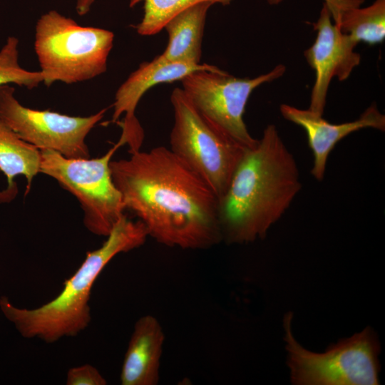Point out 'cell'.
Instances as JSON below:
<instances>
[{"label": "cell", "instance_id": "1", "mask_svg": "<svg viewBox=\"0 0 385 385\" xmlns=\"http://www.w3.org/2000/svg\"><path fill=\"white\" fill-rule=\"evenodd\" d=\"M130 154L110 162L111 176L125 210L144 225L148 237L189 250L222 241L219 199L197 173L164 146Z\"/></svg>", "mask_w": 385, "mask_h": 385}, {"label": "cell", "instance_id": "2", "mask_svg": "<svg viewBox=\"0 0 385 385\" xmlns=\"http://www.w3.org/2000/svg\"><path fill=\"white\" fill-rule=\"evenodd\" d=\"M302 188L296 160L274 125L245 150L219 199L222 240L244 244L263 239Z\"/></svg>", "mask_w": 385, "mask_h": 385}, {"label": "cell", "instance_id": "3", "mask_svg": "<svg viewBox=\"0 0 385 385\" xmlns=\"http://www.w3.org/2000/svg\"><path fill=\"white\" fill-rule=\"evenodd\" d=\"M148 237L144 225L123 214L106 241L87 252L78 269L63 284L60 294L34 309L19 308L9 299L0 298V309L22 337L53 343L65 337H75L91 322L89 301L92 287L98 275L117 255L143 245Z\"/></svg>", "mask_w": 385, "mask_h": 385}, {"label": "cell", "instance_id": "4", "mask_svg": "<svg viewBox=\"0 0 385 385\" xmlns=\"http://www.w3.org/2000/svg\"><path fill=\"white\" fill-rule=\"evenodd\" d=\"M113 41L109 30L81 26L56 10L42 14L35 26L34 50L43 83L73 84L102 75Z\"/></svg>", "mask_w": 385, "mask_h": 385}, {"label": "cell", "instance_id": "5", "mask_svg": "<svg viewBox=\"0 0 385 385\" xmlns=\"http://www.w3.org/2000/svg\"><path fill=\"white\" fill-rule=\"evenodd\" d=\"M292 314L283 320L287 364L297 385L379 384L381 346L376 332L367 327L353 336L331 344L324 352L306 349L292 332Z\"/></svg>", "mask_w": 385, "mask_h": 385}, {"label": "cell", "instance_id": "6", "mask_svg": "<svg viewBox=\"0 0 385 385\" xmlns=\"http://www.w3.org/2000/svg\"><path fill=\"white\" fill-rule=\"evenodd\" d=\"M173 125L170 150L211 188L220 199L246 149L211 125L182 88L170 95Z\"/></svg>", "mask_w": 385, "mask_h": 385}, {"label": "cell", "instance_id": "7", "mask_svg": "<svg viewBox=\"0 0 385 385\" xmlns=\"http://www.w3.org/2000/svg\"><path fill=\"white\" fill-rule=\"evenodd\" d=\"M119 148L116 143L96 158H68L51 150H40L39 173L53 178L77 199L85 227L98 236L107 237L124 214L122 196L110 169L111 158Z\"/></svg>", "mask_w": 385, "mask_h": 385}, {"label": "cell", "instance_id": "8", "mask_svg": "<svg viewBox=\"0 0 385 385\" xmlns=\"http://www.w3.org/2000/svg\"><path fill=\"white\" fill-rule=\"evenodd\" d=\"M284 65L255 78H238L220 69L198 70L180 81L182 90L197 111L215 128L245 148L258 140L248 132L243 120L247 101L260 85L281 77Z\"/></svg>", "mask_w": 385, "mask_h": 385}, {"label": "cell", "instance_id": "9", "mask_svg": "<svg viewBox=\"0 0 385 385\" xmlns=\"http://www.w3.org/2000/svg\"><path fill=\"white\" fill-rule=\"evenodd\" d=\"M9 84L0 86V119L19 137L38 150H51L68 158H88L86 138L108 108L88 116H71L23 106Z\"/></svg>", "mask_w": 385, "mask_h": 385}, {"label": "cell", "instance_id": "10", "mask_svg": "<svg viewBox=\"0 0 385 385\" xmlns=\"http://www.w3.org/2000/svg\"><path fill=\"white\" fill-rule=\"evenodd\" d=\"M217 66L207 63L190 64L167 61L160 56L143 62L119 86L113 103L112 123L122 130L117 144H127L130 153L140 150L144 132L135 115V110L143 95L153 86L181 81L198 70H214Z\"/></svg>", "mask_w": 385, "mask_h": 385}, {"label": "cell", "instance_id": "11", "mask_svg": "<svg viewBox=\"0 0 385 385\" xmlns=\"http://www.w3.org/2000/svg\"><path fill=\"white\" fill-rule=\"evenodd\" d=\"M327 5L324 3L317 21L314 24L317 37L304 52L306 59L315 72L309 111L323 114L327 91L331 81L349 78L361 61V56L354 51L358 43L349 35L343 33L332 21Z\"/></svg>", "mask_w": 385, "mask_h": 385}, {"label": "cell", "instance_id": "12", "mask_svg": "<svg viewBox=\"0 0 385 385\" xmlns=\"http://www.w3.org/2000/svg\"><path fill=\"white\" fill-rule=\"evenodd\" d=\"M279 109L285 119L301 126L306 131L314 158L311 173L318 181L323 180L328 156L339 141L363 128H372L381 131L385 130V116L375 104L368 107L358 119L340 124L329 123L322 115L309 109H299L287 104L281 105Z\"/></svg>", "mask_w": 385, "mask_h": 385}, {"label": "cell", "instance_id": "13", "mask_svg": "<svg viewBox=\"0 0 385 385\" xmlns=\"http://www.w3.org/2000/svg\"><path fill=\"white\" fill-rule=\"evenodd\" d=\"M165 334L158 319L146 314L135 322L120 371L122 385H156Z\"/></svg>", "mask_w": 385, "mask_h": 385}, {"label": "cell", "instance_id": "14", "mask_svg": "<svg viewBox=\"0 0 385 385\" xmlns=\"http://www.w3.org/2000/svg\"><path fill=\"white\" fill-rule=\"evenodd\" d=\"M210 2L193 5L172 17L164 26L168 41L160 56L172 61L200 64L206 16Z\"/></svg>", "mask_w": 385, "mask_h": 385}, {"label": "cell", "instance_id": "15", "mask_svg": "<svg viewBox=\"0 0 385 385\" xmlns=\"http://www.w3.org/2000/svg\"><path fill=\"white\" fill-rule=\"evenodd\" d=\"M41 151L22 140L0 119V171L6 177L7 186L0 192V202H9L18 192L16 177L26 179L27 194L39 173Z\"/></svg>", "mask_w": 385, "mask_h": 385}, {"label": "cell", "instance_id": "16", "mask_svg": "<svg viewBox=\"0 0 385 385\" xmlns=\"http://www.w3.org/2000/svg\"><path fill=\"white\" fill-rule=\"evenodd\" d=\"M334 23L357 43H380L385 38V0H375L364 8L346 9Z\"/></svg>", "mask_w": 385, "mask_h": 385}, {"label": "cell", "instance_id": "17", "mask_svg": "<svg viewBox=\"0 0 385 385\" xmlns=\"http://www.w3.org/2000/svg\"><path fill=\"white\" fill-rule=\"evenodd\" d=\"M233 0H130L129 6L143 4V16L134 26L141 36H152L161 31L165 24L180 11L199 3L210 2L227 6Z\"/></svg>", "mask_w": 385, "mask_h": 385}, {"label": "cell", "instance_id": "18", "mask_svg": "<svg viewBox=\"0 0 385 385\" xmlns=\"http://www.w3.org/2000/svg\"><path fill=\"white\" fill-rule=\"evenodd\" d=\"M43 81L41 72L24 69L19 62V39L9 36L0 49V86L14 83L33 89Z\"/></svg>", "mask_w": 385, "mask_h": 385}, {"label": "cell", "instance_id": "19", "mask_svg": "<svg viewBox=\"0 0 385 385\" xmlns=\"http://www.w3.org/2000/svg\"><path fill=\"white\" fill-rule=\"evenodd\" d=\"M67 385H106L107 381L99 371L91 364L71 368L66 375Z\"/></svg>", "mask_w": 385, "mask_h": 385}, {"label": "cell", "instance_id": "20", "mask_svg": "<svg viewBox=\"0 0 385 385\" xmlns=\"http://www.w3.org/2000/svg\"><path fill=\"white\" fill-rule=\"evenodd\" d=\"M282 0H267L270 4H277L281 2ZM329 7L332 19L334 20L338 15L344 10L360 6L364 0H324Z\"/></svg>", "mask_w": 385, "mask_h": 385}, {"label": "cell", "instance_id": "21", "mask_svg": "<svg viewBox=\"0 0 385 385\" xmlns=\"http://www.w3.org/2000/svg\"><path fill=\"white\" fill-rule=\"evenodd\" d=\"M96 0H77L76 5V12L79 16L88 14Z\"/></svg>", "mask_w": 385, "mask_h": 385}]
</instances>
